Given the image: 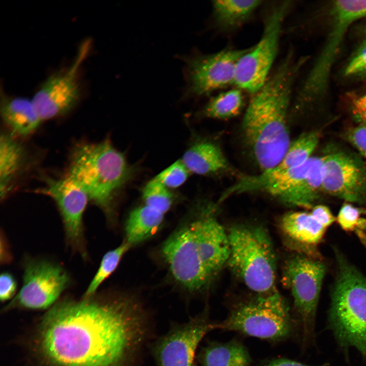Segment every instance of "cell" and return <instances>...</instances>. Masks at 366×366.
<instances>
[{
  "label": "cell",
  "instance_id": "f1b7e54d",
  "mask_svg": "<svg viewBox=\"0 0 366 366\" xmlns=\"http://www.w3.org/2000/svg\"><path fill=\"white\" fill-rule=\"evenodd\" d=\"M189 172L182 161L179 160L163 170L155 178L168 189L176 188L185 182Z\"/></svg>",
  "mask_w": 366,
  "mask_h": 366
},
{
  "label": "cell",
  "instance_id": "7a4b0ae2",
  "mask_svg": "<svg viewBox=\"0 0 366 366\" xmlns=\"http://www.w3.org/2000/svg\"><path fill=\"white\" fill-rule=\"evenodd\" d=\"M303 60L292 51L285 56L264 84L253 95L244 115L245 140L262 171L283 158L291 144L287 125L293 87Z\"/></svg>",
  "mask_w": 366,
  "mask_h": 366
},
{
  "label": "cell",
  "instance_id": "7402d4cb",
  "mask_svg": "<svg viewBox=\"0 0 366 366\" xmlns=\"http://www.w3.org/2000/svg\"><path fill=\"white\" fill-rule=\"evenodd\" d=\"M263 2L259 0L213 1L214 23L221 31L235 30L251 18Z\"/></svg>",
  "mask_w": 366,
  "mask_h": 366
},
{
  "label": "cell",
  "instance_id": "4316f807",
  "mask_svg": "<svg viewBox=\"0 0 366 366\" xmlns=\"http://www.w3.org/2000/svg\"><path fill=\"white\" fill-rule=\"evenodd\" d=\"M131 247L124 241L118 247L107 252L103 256L98 270L82 297H88L96 293L100 285L116 269L123 256Z\"/></svg>",
  "mask_w": 366,
  "mask_h": 366
},
{
  "label": "cell",
  "instance_id": "d6a6232c",
  "mask_svg": "<svg viewBox=\"0 0 366 366\" xmlns=\"http://www.w3.org/2000/svg\"><path fill=\"white\" fill-rule=\"evenodd\" d=\"M17 282L13 275L8 272H3L0 276V298L2 301L13 298L17 289Z\"/></svg>",
  "mask_w": 366,
  "mask_h": 366
},
{
  "label": "cell",
  "instance_id": "836d02e7",
  "mask_svg": "<svg viewBox=\"0 0 366 366\" xmlns=\"http://www.w3.org/2000/svg\"><path fill=\"white\" fill-rule=\"evenodd\" d=\"M310 212L326 228L337 220L330 209L324 205H315L311 208Z\"/></svg>",
  "mask_w": 366,
  "mask_h": 366
},
{
  "label": "cell",
  "instance_id": "6da1fadb",
  "mask_svg": "<svg viewBox=\"0 0 366 366\" xmlns=\"http://www.w3.org/2000/svg\"><path fill=\"white\" fill-rule=\"evenodd\" d=\"M152 333L150 315L136 298L96 293L52 307L36 347L45 366H138Z\"/></svg>",
  "mask_w": 366,
  "mask_h": 366
},
{
  "label": "cell",
  "instance_id": "d6986e66",
  "mask_svg": "<svg viewBox=\"0 0 366 366\" xmlns=\"http://www.w3.org/2000/svg\"><path fill=\"white\" fill-rule=\"evenodd\" d=\"M1 95V116L11 134L26 136L34 133L42 120L32 100L10 96L5 92Z\"/></svg>",
  "mask_w": 366,
  "mask_h": 366
},
{
  "label": "cell",
  "instance_id": "ba28073f",
  "mask_svg": "<svg viewBox=\"0 0 366 366\" xmlns=\"http://www.w3.org/2000/svg\"><path fill=\"white\" fill-rule=\"evenodd\" d=\"M326 270L322 260L301 253L290 256L283 266L282 282L293 297L304 347L314 342L316 312Z\"/></svg>",
  "mask_w": 366,
  "mask_h": 366
},
{
  "label": "cell",
  "instance_id": "d590c367",
  "mask_svg": "<svg viewBox=\"0 0 366 366\" xmlns=\"http://www.w3.org/2000/svg\"><path fill=\"white\" fill-rule=\"evenodd\" d=\"M264 366H313L304 364L293 360L286 358H278L271 360ZM319 366H328L324 363Z\"/></svg>",
  "mask_w": 366,
  "mask_h": 366
},
{
  "label": "cell",
  "instance_id": "8992f818",
  "mask_svg": "<svg viewBox=\"0 0 366 366\" xmlns=\"http://www.w3.org/2000/svg\"><path fill=\"white\" fill-rule=\"evenodd\" d=\"M228 234L227 264L233 273L257 295L276 291V256L267 231L260 226L239 225L231 227Z\"/></svg>",
  "mask_w": 366,
  "mask_h": 366
},
{
  "label": "cell",
  "instance_id": "d4e9b609",
  "mask_svg": "<svg viewBox=\"0 0 366 366\" xmlns=\"http://www.w3.org/2000/svg\"><path fill=\"white\" fill-rule=\"evenodd\" d=\"M164 215L144 204L135 208L125 224V241L132 247L153 236L161 226Z\"/></svg>",
  "mask_w": 366,
  "mask_h": 366
},
{
  "label": "cell",
  "instance_id": "cb8c5ba5",
  "mask_svg": "<svg viewBox=\"0 0 366 366\" xmlns=\"http://www.w3.org/2000/svg\"><path fill=\"white\" fill-rule=\"evenodd\" d=\"M23 146L12 134L4 133L0 138V195L5 198L25 161Z\"/></svg>",
  "mask_w": 366,
  "mask_h": 366
},
{
  "label": "cell",
  "instance_id": "e575fe53",
  "mask_svg": "<svg viewBox=\"0 0 366 366\" xmlns=\"http://www.w3.org/2000/svg\"><path fill=\"white\" fill-rule=\"evenodd\" d=\"M352 110L358 120L366 125V95L357 98L353 102Z\"/></svg>",
  "mask_w": 366,
  "mask_h": 366
},
{
  "label": "cell",
  "instance_id": "ffe728a7",
  "mask_svg": "<svg viewBox=\"0 0 366 366\" xmlns=\"http://www.w3.org/2000/svg\"><path fill=\"white\" fill-rule=\"evenodd\" d=\"M181 160L189 172L200 175H211L228 167L227 161L219 147L205 140L192 143Z\"/></svg>",
  "mask_w": 366,
  "mask_h": 366
},
{
  "label": "cell",
  "instance_id": "e0dca14e",
  "mask_svg": "<svg viewBox=\"0 0 366 366\" xmlns=\"http://www.w3.org/2000/svg\"><path fill=\"white\" fill-rule=\"evenodd\" d=\"M319 140V134L317 131L301 134L291 143L283 158L276 166L259 175L243 177L228 188L223 194V197L226 198L234 194L261 191L264 186L279 176L306 162L312 157Z\"/></svg>",
  "mask_w": 366,
  "mask_h": 366
},
{
  "label": "cell",
  "instance_id": "f546056e",
  "mask_svg": "<svg viewBox=\"0 0 366 366\" xmlns=\"http://www.w3.org/2000/svg\"><path fill=\"white\" fill-rule=\"evenodd\" d=\"M362 215H366V207H359L353 204L345 202L339 211L337 220L344 230L354 232Z\"/></svg>",
  "mask_w": 366,
  "mask_h": 366
},
{
  "label": "cell",
  "instance_id": "4fadbf2b",
  "mask_svg": "<svg viewBox=\"0 0 366 366\" xmlns=\"http://www.w3.org/2000/svg\"><path fill=\"white\" fill-rule=\"evenodd\" d=\"M90 46L89 40L83 43L74 62L49 75L36 92L32 101L42 120L68 114L80 101L82 91L79 73Z\"/></svg>",
  "mask_w": 366,
  "mask_h": 366
},
{
  "label": "cell",
  "instance_id": "52a82bcc",
  "mask_svg": "<svg viewBox=\"0 0 366 366\" xmlns=\"http://www.w3.org/2000/svg\"><path fill=\"white\" fill-rule=\"evenodd\" d=\"M216 329L277 342L292 336L298 328L287 302L277 290L237 303L224 320L217 322Z\"/></svg>",
  "mask_w": 366,
  "mask_h": 366
},
{
  "label": "cell",
  "instance_id": "f35d334b",
  "mask_svg": "<svg viewBox=\"0 0 366 366\" xmlns=\"http://www.w3.org/2000/svg\"><path fill=\"white\" fill-rule=\"evenodd\" d=\"M194 366H198L197 363H196Z\"/></svg>",
  "mask_w": 366,
  "mask_h": 366
},
{
  "label": "cell",
  "instance_id": "8d00e7d4",
  "mask_svg": "<svg viewBox=\"0 0 366 366\" xmlns=\"http://www.w3.org/2000/svg\"><path fill=\"white\" fill-rule=\"evenodd\" d=\"M1 240V249H3L4 251H1V262H3L4 263H8L11 261L12 257L8 250V246L5 239H2Z\"/></svg>",
  "mask_w": 366,
  "mask_h": 366
},
{
  "label": "cell",
  "instance_id": "74e56055",
  "mask_svg": "<svg viewBox=\"0 0 366 366\" xmlns=\"http://www.w3.org/2000/svg\"><path fill=\"white\" fill-rule=\"evenodd\" d=\"M364 33L366 34V25H365V27H364Z\"/></svg>",
  "mask_w": 366,
  "mask_h": 366
},
{
  "label": "cell",
  "instance_id": "44dd1931",
  "mask_svg": "<svg viewBox=\"0 0 366 366\" xmlns=\"http://www.w3.org/2000/svg\"><path fill=\"white\" fill-rule=\"evenodd\" d=\"M200 366H252L247 347L236 339L224 343L211 342L197 355Z\"/></svg>",
  "mask_w": 366,
  "mask_h": 366
},
{
  "label": "cell",
  "instance_id": "ac0fdd59",
  "mask_svg": "<svg viewBox=\"0 0 366 366\" xmlns=\"http://www.w3.org/2000/svg\"><path fill=\"white\" fill-rule=\"evenodd\" d=\"M280 225L284 234L298 244L302 253L322 260L317 246L323 239L327 228L311 212H288L282 217Z\"/></svg>",
  "mask_w": 366,
  "mask_h": 366
},
{
  "label": "cell",
  "instance_id": "83f0119b",
  "mask_svg": "<svg viewBox=\"0 0 366 366\" xmlns=\"http://www.w3.org/2000/svg\"><path fill=\"white\" fill-rule=\"evenodd\" d=\"M142 197L145 205L164 215L170 209L174 199L169 189L155 177L143 187Z\"/></svg>",
  "mask_w": 366,
  "mask_h": 366
},
{
  "label": "cell",
  "instance_id": "8fae6325",
  "mask_svg": "<svg viewBox=\"0 0 366 366\" xmlns=\"http://www.w3.org/2000/svg\"><path fill=\"white\" fill-rule=\"evenodd\" d=\"M323 193L366 206V162L357 154L329 145L322 156Z\"/></svg>",
  "mask_w": 366,
  "mask_h": 366
},
{
  "label": "cell",
  "instance_id": "5bb4252c",
  "mask_svg": "<svg viewBox=\"0 0 366 366\" xmlns=\"http://www.w3.org/2000/svg\"><path fill=\"white\" fill-rule=\"evenodd\" d=\"M250 49L227 48L211 54L194 53L184 57L186 97L207 95L234 84L237 64Z\"/></svg>",
  "mask_w": 366,
  "mask_h": 366
},
{
  "label": "cell",
  "instance_id": "603a6c76",
  "mask_svg": "<svg viewBox=\"0 0 366 366\" xmlns=\"http://www.w3.org/2000/svg\"><path fill=\"white\" fill-rule=\"evenodd\" d=\"M322 166V156L315 157L312 166L306 175L278 199L288 205L311 209L323 192Z\"/></svg>",
  "mask_w": 366,
  "mask_h": 366
},
{
  "label": "cell",
  "instance_id": "9c48e42d",
  "mask_svg": "<svg viewBox=\"0 0 366 366\" xmlns=\"http://www.w3.org/2000/svg\"><path fill=\"white\" fill-rule=\"evenodd\" d=\"M290 1L271 4L263 17L260 40L239 59L234 84L252 95L264 84L277 55L285 20L290 10Z\"/></svg>",
  "mask_w": 366,
  "mask_h": 366
},
{
  "label": "cell",
  "instance_id": "5b68a950",
  "mask_svg": "<svg viewBox=\"0 0 366 366\" xmlns=\"http://www.w3.org/2000/svg\"><path fill=\"white\" fill-rule=\"evenodd\" d=\"M328 326L345 353L355 347L366 360V276L338 249Z\"/></svg>",
  "mask_w": 366,
  "mask_h": 366
},
{
  "label": "cell",
  "instance_id": "3957f363",
  "mask_svg": "<svg viewBox=\"0 0 366 366\" xmlns=\"http://www.w3.org/2000/svg\"><path fill=\"white\" fill-rule=\"evenodd\" d=\"M228 233L211 214L189 221L164 242L162 257L174 280L191 292L204 290L230 255Z\"/></svg>",
  "mask_w": 366,
  "mask_h": 366
},
{
  "label": "cell",
  "instance_id": "2e32d148",
  "mask_svg": "<svg viewBox=\"0 0 366 366\" xmlns=\"http://www.w3.org/2000/svg\"><path fill=\"white\" fill-rule=\"evenodd\" d=\"M45 186L38 190L50 197L60 212L66 241L75 252L87 258L83 216L88 197L83 189L67 175L60 178H43Z\"/></svg>",
  "mask_w": 366,
  "mask_h": 366
},
{
  "label": "cell",
  "instance_id": "30bf717a",
  "mask_svg": "<svg viewBox=\"0 0 366 366\" xmlns=\"http://www.w3.org/2000/svg\"><path fill=\"white\" fill-rule=\"evenodd\" d=\"M332 26L322 54L311 69L295 97L301 106L309 108L324 96L330 70L348 27L365 16L363 5L355 0L337 1L332 8Z\"/></svg>",
  "mask_w": 366,
  "mask_h": 366
},
{
  "label": "cell",
  "instance_id": "7c38bea8",
  "mask_svg": "<svg viewBox=\"0 0 366 366\" xmlns=\"http://www.w3.org/2000/svg\"><path fill=\"white\" fill-rule=\"evenodd\" d=\"M69 273L60 265L28 258L23 263L22 287L5 310L47 309L71 284Z\"/></svg>",
  "mask_w": 366,
  "mask_h": 366
},
{
  "label": "cell",
  "instance_id": "1f68e13d",
  "mask_svg": "<svg viewBox=\"0 0 366 366\" xmlns=\"http://www.w3.org/2000/svg\"><path fill=\"white\" fill-rule=\"evenodd\" d=\"M345 75L366 79V42L351 59L345 70Z\"/></svg>",
  "mask_w": 366,
  "mask_h": 366
},
{
  "label": "cell",
  "instance_id": "484cf974",
  "mask_svg": "<svg viewBox=\"0 0 366 366\" xmlns=\"http://www.w3.org/2000/svg\"><path fill=\"white\" fill-rule=\"evenodd\" d=\"M243 105L241 89L228 90L210 99L203 108L202 114L207 117L225 119L238 115Z\"/></svg>",
  "mask_w": 366,
  "mask_h": 366
},
{
  "label": "cell",
  "instance_id": "4dcf8cb0",
  "mask_svg": "<svg viewBox=\"0 0 366 366\" xmlns=\"http://www.w3.org/2000/svg\"><path fill=\"white\" fill-rule=\"evenodd\" d=\"M344 135L346 140L355 148L366 162V125L359 122L346 131Z\"/></svg>",
  "mask_w": 366,
  "mask_h": 366
},
{
  "label": "cell",
  "instance_id": "277c9868",
  "mask_svg": "<svg viewBox=\"0 0 366 366\" xmlns=\"http://www.w3.org/2000/svg\"><path fill=\"white\" fill-rule=\"evenodd\" d=\"M134 172L124 155L105 139L75 146L67 175L83 189L89 200L110 217L117 193Z\"/></svg>",
  "mask_w": 366,
  "mask_h": 366
},
{
  "label": "cell",
  "instance_id": "9a60e30c",
  "mask_svg": "<svg viewBox=\"0 0 366 366\" xmlns=\"http://www.w3.org/2000/svg\"><path fill=\"white\" fill-rule=\"evenodd\" d=\"M217 322L202 313L188 321L174 324L152 344V355L158 366H194L196 352L203 338L216 329Z\"/></svg>",
  "mask_w": 366,
  "mask_h": 366
}]
</instances>
